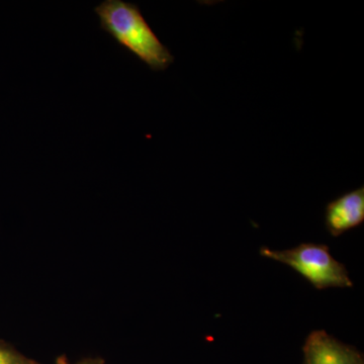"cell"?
<instances>
[{
    "mask_svg": "<svg viewBox=\"0 0 364 364\" xmlns=\"http://www.w3.org/2000/svg\"><path fill=\"white\" fill-rule=\"evenodd\" d=\"M95 13L102 30L152 70H166L173 63V55L153 32L136 4L105 0L95 7Z\"/></svg>",
    "mask_w": 364,
    "mask_h": 364,
    "instance_id": "cell-1",
    "label": "cell"
},
{
    "mask_svg": "<svg viewBox=\"0 0 364 364\" xmlns=\"http://www.w3.org/2000/svg\"><path fill=\"white\" fill-rule=\"evenodd\" d=\"M260 254L263 257L279 261L293 268L315 289L353 287L346 267L334 259L329 247L323 244L303 243L287 250L262 247Z\"/></svg>",
    "mask_w": 364,
    "mask_h": 364,
    "instance_id": "cell-2",
    "label": "cell"
},
{
    "mask_svg": "<svg viewBox=\"0 0 364 364\" xmlns=\"http://www.w3.org/2000/svg\"><path fill=\"white\" fill-rule=\"evenodd\" d=\"M303 352V364H364L361 352L323 330L310 333Z\"/></svg>",
    "mask_w": 364,
    "mask_h": 364,
    "instance_id": "cell-3",
    "label": "cell"
},
{
    "mask_svg": "<svg viewBox=\"0 0 364 364\" xmlns=\"http://www.w3.org/2000/svg\"><path fill=\"white\" fill-rule=\"evenodd\" d=\"M364 222V188L349 191L328 203L325 224L328 232L338 237Z\"/></svg>",
    "mask_w": 364,
    "mask_h": 364,
    "instance_id": "cell-4",
    "label": "cell"
},
{
    "mask_svg": "<svg viewBox=\"0 0 364 364\" xmlns=\"http://www.w3.org/2000/svg\"><path fill=\"white\" fill-rule=\"evenodd\" d=\"M0 364H40L33 359L26 358L13 345L0 340Z\"/></svg>",
    "mask_w": 364,
    "mask_h": 364,
    "instance_id": "cell-5",
    "label": "cell"
},
{
    "mask_svg": "<svg viewBox=\"0 0 364 364\" xmlns=\"http://www.w3.org/2000/svg\"><path fill=\"white\" fill-rule=\"evenodd\" d=\"M74 364H105V360L100 358H87L81 359Z\"/></svg>",
    "mask_w": 364,
    "mask_h": 364,
    "instance_id": "cell-6",
    "label": "cell"
}]
</instances>
